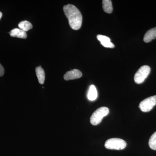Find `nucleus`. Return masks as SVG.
<instances>
[{"instance_id":"nucleus-1","label":"nucleus","mask_w":156,"mask_h":156,"mask_svg":"<svg viewBox=\"0 0 156 156\" xmlns=\"http://www.w3.org/2000/svg\"><path fill=\"white\" fill-rule=\"evenodd\" d=\"M63 10L71 28L74 30L80 29L82 26L83 17L79 9L73 5L69 4L63 7Z\"/></svg>"},{"instance_id":"nucleus-3","label":"nucleus","mask_w":156,"mask_h":156,"mask_svg":"<svg viewBox=\"0 0 156 156\" xmlns=\"http://www.w3.org/2000/svg\"><path fill=\"white\" fill-rule=\"evenodd\" d=\"M127 143L125 140L120 138H113L108 140L105 146L108 149L121 150L126 147Z\"/></svg>"},{"instance_id":"nucleus-11","label":"nucleus","mask_w":156,"mask_h":156,"mask_svg":"<svg viewBox=\"0 0 156 156\" xmlns=\"http://www.w3.org/2000/svg\"><path fill=\"white\" fill-rule=\"evenodd\" d=\"M35 71L39 83L41 84H44L45 79L44 71L42 67H40L39 66L36 68Z\"/></svg>"},{"instance_id":"nucleus-16","label":"nucleus","mask_w":156,"mask_h":156,"mask_svg":"<svg viewBox=\"0 0 156 156\" xmlns=\"http://www.w3.org/2000/svg\"><path fill=\"white\" fill-rule=\"evenodd\" d=\"M2 12H0V20L2 18Z\"/></svg>"},{"instance_id":"nucleus-14","label":"nucleus","mask_w":156,"mask_h":156,"mask_svg":"<svg viewBox=\"0 0 156 156\" xmlns=\"http://www.w3.org/2000/svg\"><path fill=\"white\" fill-rule=\"evenodd\" d=\"M149 145L151 149L156 150V131L151 136L149 140Z\"/></svg>"},{"instance_id":"nucleus-2","label":"nucleus","mask_w":156,"mask_h":156,"mask_svg":"<svg viewBox=\"0 0 156 156\" xmlns=\"http://www.w3.org/2000/svg\"><path fill=\"white\" fill-rule=\"evenodd\" d=\"M109 112V109L105 107H102L97 109L91 116L90 122L93 126H97L101 123L104 117L108 114Z\"/></svg>"},{"instance_id":"nucleus-9","label":"nucleus","mask_w":156,"mask_h":156,"mask_svg":"<svg viewBox=\"0 0 156 156\" xmlns=\"http://www.w3.org/2000/svg\"><path fill=\"white\" fill-rule=\"evenodd\" d=\"M156 38V27L148 30L144 37V41L145 43H149L152 40Z\"/></svg>"},{"instance_id":"nucleus-5","label":"nucleus","mask_w":156,"mask_h":156,"mask_svg":"<svg viewBox=\"0 0 156 156\" xmlns=\"http://www.w3.org/2000/svg\"><path fill=\"white\" fill-rule=\"evenodd\" d=\"M156 105V95L145 98L140 102L139 108L142 112H147L150 111Z\"/></svg>"},{"instance_id":"nucleus-12","label":"nucleus","mask_w":156,"mask_h":156,"mask_svg":"<svg viewBox=\"0 0 156 156\" xmlns=\"http://www.w3.org/2000/svg\"><path fill=\"white\" fill-rule=\"evenodd\" d=\"M102 7L105 12L108 14H111L113 11L112 5L111 1L103 0L102 1Z\"/></svg>"},{"instance_id":"nucleus-10","label":"nucleus","mask_w":156,"mask_h":156,"mask_svg":"<svg viewBox=\"0 0 156 156\" xmlns=\"http://www.w3.org/2000/svg\"><path fill=\"white\" fill-rule=\"evenodd\" d=\"M98 97V92L96 87L94 85H92L89 87V91H88L87 97L89 100H95Z\"/></svg>"},{"instance_id":"nucleus-13","label":"nucleus","mask_w":156,"mask_h":156,"mask_svg":"<svg viewBox=\"0 0 156 156\" xmlns=\"http://www.w3.org/2000/svg\"><path fill=\"white\" fill-rule=\"evenodd\" d=\"M18 27L20 29L26 32L32 28L33 26L29 21L27 20H24L20 22L18 24Z\"/></svg>"},{"instance_id":"nucleus-15","label":"nucleus","mask_w":156,"mask_h":156,"mask_svg":"<svg viewBox=\"0 0 156 156\" xmlns=\"http://www.w3.org/2000/svg\"><path fill=\"white\" fill-rule=\"evenodd\" d=\"M5 73V69L2 66L0 63V77L2 76Z\"/></svg>"},{"instance_id":"nucleus-6","label":"nucleus","mask_w":156,"mask_h":156,"mask_svg":"<svg viewBox=\"0 0 156 156\" xmlns=\"http://www.w3.org/2000/svg\"><path fill=\"white\" fill-rule=\"evenodd\" d=\"M82 76V73L80 71L77 69H74L67 72L64 75V79L65 80L68 81L79 79Z\"/></svg>"},{"instance_id":"nucleus-4","label":"nucleus","mask_w":156,"mask_h":156,"mask_svg":"<svg viewBox=\"0 0 156 156\" xmlns=\"http://www.w3.org/2000/svg\"><path fill=\"white\" fill-rule=\"evenodd\" d=\"M150 72L151 68L148 66L144 65L141 66L134 75V82L136 84L142 83L149 75Z\"/></svg>"},{"instance_id":"nucleus-8","label":"nucleus","mask_w":156,"mask_h":156,"mask_svg":"<svg viewBox=\"0 0 156 156\" xmlns=\"http://www.w3.org/2000/svg\"><path fill=\"white\" fill-rule=\"evenodd\" d=\"M9 34L10 36L12 37L23 39H26L27 38L26 32L20 29H14L10 31Z\"/></svg>"},{"instance_id":"nucleus-7","label":"nucleus","mask_w":156,"mask_h":156,"mask_svg":"<svg viewBox=\"0 0 156 156\" xmlns=\"http://www.w3.org/2000/svg\"><path fill=\"white\" fill-rule=\"evenodd\" d=\"M97 38L101 44L106 48H114L115 45L111 42V40L108 37L102 35H98Z\"/></svg>"}]
</instances>
